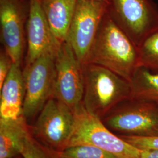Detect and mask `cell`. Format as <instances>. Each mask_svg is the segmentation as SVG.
<instances>
[{
    "instance_id": "obj_17",
    "label": "cell",
    "mask_w": 158,
    "mask_h": 158,
    "mask_svg": "<svg viewBox=\"0 0 158 158\" xmlns=\"http://www.w3.org/2000/svg\"><path fill=\"white\" fill-rule=\"evenodd\" d=\"M59 154L61 158H118L102 149L85 145L69 146Z\"/></svg>"
},
{
    "instance_id": "obj_11",
    "label": "cell",
    "mask_w": 158,
    "mask_h": 158,
    "mask_svg": "<svg viewBox=\"0 0 158 158\" xmlns=\"http://www.w3.org/2000/svg\"><path fill=\"white\" fill-rule=\"evenodd\" d=\"M26 42L27 52L23 66L31 64L40 57L55 56L61 45L46 18L40 0H29Z\"/></svg>"
},
{
    "instance_id": "obj_12",
    "label": "cell",
    "mask_w": 158,
    "mask_h": 158,
    "mask_svg": "<svg viewBox=\"0 0 158 158\" xmlns=\"http://www.w3.org/2000/svg\"><path fill=\"white\" fill-rule=\"evenodd\" d=\"M0 91V118L16 119L23 116L25 90L21 66L13 64Z\"/></svg>"
},
{
    "instance_id": "obj_20",
    "label": "cell",
    "mask_w": 158,
    "mask_h": 158,
    "mask_svg": "<svg viewBox=\"0 0 158 158\" xmlns=\"http://www.w3.org/2000/svg\"><path fill=\"white\" fill-rule=\"evenodd\" d=\"M14 63L11 56L3 48L0 53V88L2 87L7 76Z\"/></svg>"
},
{
    "instance_id": "obj_16",
    "label": "cell",
    "mask_w": 158,
    "mask_h": 158,
    "mask_svg": "<svg viewBox=\"0 0 158 158\" xmlns=\"http://www.w3.org/2000/svg\"><path fill=\"white\" fill-rule=\"evenodd\" d=\"M139 67L158 74V23L138 45Z\"/></svg>"
},
{
    "instance_id": "obj_15",
    "label": "cell",
    "mask_w": 158,
    "mask_h": 158,
    "mask_svg": "<svg viewBox=\"0 0 158 158\" xmlns=\"http://www.w3.org/2000/svg\"><path fill=\"white\" fill-rule=\"evenodd\" d=\"M131 98L150 102L158 106V74L139 67L130 81Z\"/></svg>"
},
{
    "instance_id": "obj_22",
    "label": "cell",
    "mask_w": 158,
    "mask_h": 158,
    "mask_svg": "<svg viewBox=\"0 0 158 158\" xmlns=\"http://www.w3.org/2000/svg\"><path fill=\"white\" fill-rule=\"evenodd\" d=\"M96 1H104V2H106L108 3V0H96Z\"/></svg>"
},
{
    "instance_id": "obj_7",
    "label": "cell",
    "mask_w": 158,
    "mask_h": 158,
    "mask_svg": "<svg viewBox=\"0 0 158 158\" xmlns=\"http://www.w3.org/2000/svg\"><path fill=\"white\" fill-rule=\"evenodd\" d=\"M108 12L136 45L158 23L152 0H108Z\"/></svg>"
},
{
    "instance_id": "obj_5",
    "label": "cell",
    "mask_w": 158,
    "mask_h": 158,
    "mask_svg": "<svg viewBox=\"0 0 158 158\" xmlns=\"http://www.w3.org/2000/svg\"><path fill=\"white\" fill-rule=\"evenodd\" d=\"M74 124L73 110L62 102L51 98L41 110L30 129L38 141L60 152L69 145Z\"/></svg>"
},
{
    "instance_id": "obj_14",
    "label": "cell",
    "mask_w": 158,
    "mask_h": 158,
    "mask_svg": "<svg viewBox=\"0 0 158 158\" xmlns=\"http://www.w3.org/2000/svg\"><path fill=\"white\" fill-rule=\"evenodd\" d=\"M30 133V127L24 116L0 118V158H15L21 155L24 141Z\"/></svg>"
},
{
    "instance_id": "obj_1",
    "label": "cell",
    "mask_w": 158,
    "mask_h": 158,
    "mask_svg": "<svg viewBox=\"0 0 158 158\" xmlns=\"http://www.w3.org/2000/svg\"><path fill=\"white\" fill-rule=\"evenodd\" d=\"M85 63L101 66L131 81L139 67L138 47L107 12Z\"/></svg>"
},
{
    "instance_id": "obj_9",
    "label": "cell",
    "mask_w": 158,
    "mask_h": 158,
    "mask_svg": "<svg viewBox=\"0 0 158 158\" xmlns=\"http://www.w3.org/2000/svg\"><path fill=\"white\" fill-rule=\"evenodd\" d=\"M55 79L53 97L73 110L82 103L84 94L83 64L67 41L55 57Z\"/></svg>"
},
{
    "instance_id": "obj_10",
    "label": "cell",
    "mask_w": 158,
    "mask_h": 158,
    "mask_svg": "<svg viewBox=\"0 0 158 158\" xmlns=\"http://www.w3.org/2000/svg\"><path fill=\"white\" fill-rule=\"evenodd\" d=\"M25 0H0L1 40L14 64L22 67L26 42L28 9Z\"/></svg>"
},
{
    "instance_id": "obj_3",
    "label": "cell",
    "mask_w": 158,
    "mask_h": 158,
    "mask_svg": "<svg viewBox=\"0 0 158 158\" xmlns=\"http://www.w3.org/2000/svg\"><path fill=\"white\" fill-rule=\"evenodd\" d=\"M73 130L68 147L78 145L97 147L118 158H139V149L109 130L102 119L89 113L83 103L73 110Z\"/></svg>"
},
{
    "instance_id": "obj_4",
    "label": "cell",
    "mask_w": 158,
    "mask_h": 158,
    "mask_svg": "<svg viewBox=\"0 0 158 158\" xmlns=\"http://www.w3.org/2000/svg\"><path fill=\"white\" fill-rule=\"evenodd\" d=\"M102 121L117 135L158 136V106L133 98L121 102Z\"/></svg>"
},
{
    "instance_id": "obj_6",
    "label": "cell",
    "mask_w": 158,
    "mask_h": 158,
    "mask_svg": "<svg viewBox=\"0 0 158 158\" xmlns=\"http://www.w3.org/2000/svg\"><path fill=\"white\" fill-rule=\"evenodd\" d=\"M55 56L40 57L23 68L25 90L23 115L28 123L36 118L46 103L53 97Z\"/></svg>"
},
{
    "instance_id": "obj_18",
    "label": "cell",
    "mask_w": 158,
    "mask_h": 158,
    "mask_svg": "<svg viewBox=\"0 0 158 158\" xmlns=\"http://www.w3.org/2000/svg\"><path fill=\"white\" fill-rule=\"evenodd\" d=\"M21 156L23 158H61L59 152L40 143L31 132L24 141Z\"/></svg>"
},
{
    "instance_id": "obj_13",
    "label": "cell",
    "mask_w": 158,
    "mask_h": 158,
    "mask_svg": "<svg viewBox=\"0 0 158 158\" xmlns=\"http://www.w3.org/2000/svg\"><path fill=\"white\" fill-rule=\"evenodd\" d=\"M40 1L53 33L62 44L67 40L77 0Z\"/></svg>"
},
{
    "instance_id": "obj_21",
    "label": "cell",
    "mask_w": 158,
    "mask_h": 158,
    "mask_svg": "<svg viewBox=\"0 0 158 158\" xmlns=\"http://www.w3.org/2000/svg\"><path fill=\"white\" fill-rule=\"evenodd\" d=\"M139 158H158V150L139 149Z\"/></svg>"
},
{
    "instance_id": "obj_8",
    "label": "cell",
    "mask_w": 158,
    "mask_h": 158,
    "mask_svg": "<svg viewBox=\"0 0 158 158\" xmlns=\"http://www.w3.org/2000/svg\"><path fill=\"white\" fill-rule=\"evenodd\" d=\"M107 11L106 2L96 0L77 1L66 41L83 64L86 61L102 20Z\"/></svg>"
},
{
    "instance_id": "obj_19",
    "label": "cell",
    "mask_w": 158,
    "mask_h": 158,
    "mask_svg": "<svg viewBox=\"0 0 158 158\" xmlns=\"http://www.w3.org/2000/svg\"><path fill=\"white\" fill-rule=\"evenodd\" d=\"M119 136L138 149L158 150V136L151 137L126 135Z\"/></svg>"
},
{
    "instance_id": "obj_2",
    "label": "cell",
    "mask_w": 158,
    "mask_h": 158,
    "mask_svg": "<svg viewBox=\"0 0 158 158\" xmlns=\"http://www.w3.org/2000/svg\"><path fill=\"white\" fill-rule=\"evenodd\" d=\"M82 103L89 113L102 119L121 102L131 97L130 81L106 68L83 64Z\"/></svg>"
}]
</instances>
